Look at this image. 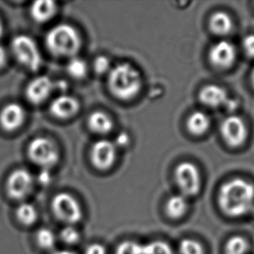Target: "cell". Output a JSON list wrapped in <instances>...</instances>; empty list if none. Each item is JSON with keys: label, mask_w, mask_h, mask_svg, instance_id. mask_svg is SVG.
I'll list each match as a JSON object with an SVG mask.
<instances>
[{"label": "cell", "mask_w": 254, "mask_h": 254, "mask_svg": "<svg viewBox=\"0 0 254 254\" xmlns=\"http://www.w3.org/2000/svg\"><path fill=\"white\" fill-rule=\"evenodd\" d=\"M116 143L119 147H126L129 143V136L126 133H120L116 139ZM116 145V147H117Z\"/></svg>", "instance_id": "32"}, {"label": "cell", "mask_w": 254, "mask_h": 254, "mask_svg": "<svg viewBox=\"0 0 254 254\" xmlns=\"http://www.w3.org/2000/svg\"><path fill=\"white\" fill-rule=\"evenodd\" d=\"M144 254H174V251L168 243L163 241H154L144 245Z\"/></svg>", "instance_id": "26"}, {"label": "cell", "mask_w": 254, "mask_h": 254, "mask_svg": "<svg viewBox=\"0 0 254 254\" xmlns=\"http://www.w3.org/2000/svg\"><path fill=\"white\" fill-rule=\"evenodd\" d=\"M109 88L114 96L122 100L133 98L141 89V74L129 64H120L109 73Z\"/></svg>", "instance_id": "2"}, {"label": "cell", "mask_w": 254, "mask_h": 254, "mask_svg": "<svg viewBox=\"0 0 254 254\" xmlns=\"http://www.w3.org/2000/svg\"><path fill=\"white\" fill-rule=\"evenodd\" d=\"M36 240L38 246L44 249H52L55 247V234L49 228L39 229L36 235Z\"/></svg>", "instance_id": "24"}, {"label": "cell", "mask_w": 254, "mask_h": 254, "mask_svg": "<svg viewBox=\"0 0 254 254\" xmlns=\"http://www.w3.org/2000/svg\"><path fill=\"white\" fill-rule=\"evenodd\" d=\"M46 45L56 57L74 58L79 51L81 39L75 28L69 24H61L49 31Z\"/></svg>", "instance_id": "3"}, {"label": "cell", "mask_w": 254, "mask_h": 254, "mask_svg": "<svg viewBox=\"0 0 254 254\" xmlns=\"http://www.w3.org/2000/svg\"><path fill=\"white\" fill-rule=\"evenodd\" d=\"M60 238L65 244H76L80 240V234L75 227L69 226L66 227L61 231Z\"/></svg>", "instance_id": "28"}, {"label": "cell", "mask_w": 254, "mask_h": 254, "mask_svg": "<svg viewBox=\"0 0 254 254\" xmlns=\"http://www.w3.org/2000/svg\"><path fill=\"white\" fill-rule=\"evenodd\" d=\"M210 29L214 34L226 36L229 34L234 27V22L230 15L224 11H218L210 18Z\"/></svg>", "instance_id": "17"}, {"label": "cell", "mask_w": 254, "mask_h": 254, "mask_svg": "<svg viewBox=\"0 0 254 254\" xmlns=\"http://www.w3.org/2000/svg\"><path fill=\"white\" fill-rule=\"evenodd\" d=\"M53 88L54 83L48 76H38L28 84L25 90L26 98L32 104L38 105L48 99Z\"/></svg>", "instance_id": "14"}, {"label": "cell", "mask_w": 254, "mask_h": 254, "mask_svg": "<svg viewBox=\"0 0 254 254\" xmlns=\"http://www.w3.org/2000/svg\"><path fill=\"white\" fill-rule=\"evenodd\" d=\"M180 254H205L202 245L198 241L185 239L179 247Z\"/></svg>", "instance_id": "25"}, {"label": "cell", "mask_w": 254, "mask_h": 254, "mask_svg": "<svg viewBox=\"0 0 254 254\" xmlns=\"http://www.w3.org/2000/svg\"><path fill=\"white\" fill-rule=\"evenodd\" d=\"M24 120L25 111L19 103H8L0 111V126L7 132L17 130Z\"/></svg>", "instance_id": "13"}, {"label": "cell", "mask_w": 254, "mask_h": 254, "mask_svg": "<svg viewBox=\"0 0 254 254\" xmlns=\"http://www.w3.org/2000/svg\"><path fill=\"white\" fill-rule=\"evenodd\" d=\"M16 216L24 226H31L38 220V211L30 203L24 202L17 206Z\"/></svg>", "instance_id": "22"}, {"label": "cell", "mask_w": 254, "mask_h": 254, "mask_svg": "<svg viewBox=\"0 0 254 254\" xmlns=\"http://www.w3.org/2000/svg\"><path fill=\"white\" fill-rule=\"evenodd\" d=\"M189 203L184 195H174L168 200L166 204L167 213L172 219H179L184 216L188 210Z\"/></svg>", "instance_id": "20"}, {"label": "cell", "mask_w": 254, "mask_h": 254, "mask_svg": "<svg viewBox=\"0 0 254 254\" xmlns=\"http://www.w3.org/2000/svg\"><path fill=\"white\" fill-rule=\"evenodd\" d=\"M31 16L38 23H45L51 20L58 11V5L54 1L41 0L31 4Z\"/></svg>", "instance_id": "16"}, {"label": "cell", "mask_w": 254, "mask_h": 254, "mask_svg": "<svg viewBox=\"0 0 254 254\" xmlns=\"http://www.w3.org/2000/svg\"><path fill=\"white\" fill-rule=\"evenodd\" d=\"M237 57L236 48L231 42L222 40L213 45L209 52L210 62L215 68L227 69L232 67Z\"/></svg>", "instance_id": "11"}, {"label": "cell", "mask_w": 254, "mask_h": 254, "mask_svg": "<svg viewBox=\"0 0 254 254\" xmlns=\"http://www.w3.org/2000/svg\"><path fill=\"white\" fill-rule=\"evenodd\" d=\"M211 121L209 117L201 111L193 112L188 120L189 130L195 135L205 134L209 129Z\"/></svg>", "instance_id": "19"}, {"label": "cell", "mask_w": 254, "mask_h": 254, "mask_svg": "<svg viewBox=\"0 0 254 254\" xmlns=\"http://www.w3.org/2000/svg\"><path fill=\"white\" fill-rule=\"evenodd\" d=\"M116 254H144V245L134 241H124L118 246Z\"/></svg>", "instance_id": "27"}, {"label": "cell", "mask_w": 254, "mask_h": 254, "mask_svg": "<svg viewBox=\"0 0 254 254\" xmlns=\"http://www.w3.org/2000/svg\"><path fill=\"white\" fill-rule=\"evenodd\" d=\"M117 155L116 144L107 140L96 141L91 149V161L96 169L106 170L113 165Z\"/></svg>", "instance_id": "12"}, {"label": "cell", "mask_w": 254, "mask_h": 254, "mask_svg": "<svg viewBox=\"0 0 254 254\" xmlns=\"http://www.w3.org/2000/svg\"><path fill=\"white\" fill-rule=\"evenodd\" d=\"M242 46L245 54L250 59H254V34L246 36L242 41Z\"/></svg>", "instance_id": "30"}, {"label": "cell", "mask_w": 254, "mask_h": 254, "mask_svg": "<svg viewBox=\"0 0 254 254\" xmlns=\"http://www.w3.org/2000/svg\"><path fill=\"white\" fill-rule=\"evenodd\" d=\"M27 153L31 162L44 169L52 168L59 162V148L48 138L33 139L28 146Z\"/></svg>", "instance_id": "5"}, {"label": "cell", "mask_w": 254, "mask_h": 254, "mask_svg": "<svg viewBox=\"0 0 254 254\" xmlns=\"http://www.w3.org/2000/svg\"><path fill=\"white\" fill-rule=\"evenodd\" d=\"M218 203L227 216L247 215L254 206V183L242 178L225 182L219 191Z\"/></svg>", "instance_id": "1"}, {"label": "cell", "mask_w": 254, "mask_h": 254, "mask_svg": "<svg viewBox=\"0 0 254 254\" xmlns=\"http://www.w3.org/2000/svg\"><path fill=\"white\" fill-rule=\"evenodd\" d=\"M67 71L69 73V76L73 78L82 79L87 75L88 66L84 60L74 57L69 60V64L67 65Z\"/></svg>", "instance_id": "23"}, {"label": "cell", "mask_w": 254, "mask_h": 254, "mask_svg": "<svg viewBox=\"0 0 254 254\" xmlns=\"http://www.w3.org/2000/svg\"><path fill=\"white\" fill-rule=\"evenodd\" d=\"M52 254H76L71 251H68V250H59V251L54 252Z\"/></svg>", "instance_id": "34"}, {"label": "cell", "mask_w": 254, "mask_h": 254, "mask_svg": "<svg viewBox=\"0 0 254 254\" xmlns=\"http://www.w3.org/2000/svg\"><path fill=\"white\" fill-rule=\"evenodd\" d=\"M220 133L224 141L231 148H239L248 138V126L241 117L230 116L220 125Z\"/></svg>", "instance_id": "8"}, {"label": "cell", "mask_w": 254, "mask_h": 254, "mask_svg": "<svg viewBox=\"0 0 254 254\" xmlns=\"http://www.w3.org/2000/svg\"><path fill=\"white\" fill-rule=\"evenodd\" d=\"M251 83L253 88L254 89V69H253V71L251 73Z\"/></svg>", "instance_id": "35"}, {"label": "cell", "mask_w": 254, "mask_h": 254, "mask_svg": "<svg viewBox=\"0 0 254 254\" xmlns=\"http://www.w3.org/2000/svg\"><path fill=\"white\" fill-rule=\"evenodd\" d=\"M79 108V103L75 97L63 95L53 100L50 106V111L57 118L68 119L75 116Z\"/></svg>", "instance_id": "15"}, {"label": "cell", "mask_w": 254, "mask_h": 254, "mask_svg": "<svg viewBox=\"0 0 254 254\" xmlns=\"http://www.w3.org/2000/svg\"><path fill=\"white\" fill-rule=\"evenodd\" d=\"M89 127L96 134H105L110 133L113 128V121L107 114L102 111H96L89 117Z\"/></svg>", "instance_id": "18"}, {"label": "cell", "mask_w": 254, "mask_h": 254, "mask_svg": "<svg viewBox=\"0 0 254 254\" xmlns=\"http://www.w3.org/2000/svg\"><path fill=\"white\" fill-rule=\"evenodd\" d=\"M11 51L17 61L31 71H37L42 65V57L38 45L26 35H18L11 41Z\"/></svg>", "instance_id": "4"}, {"label": "cell", "mask_w": 254, "mask_h": 254, "mask_svg": "<svg viewBox=\"0 0 254 254\" xmlns=\"http://www.w3.org/2000/svg\"><path fill=\"white\" fill-rule=\"evenodd\" d=\"M3 24H2V22H1V20H0V38H1V37L3 36Z\"/></svg>", "instance_id": "36"}, {"label": "cell", "mask_w": 254, "mask_h": 254, "mask_svg": "<svg viewBox=\"0 0 254 254\" xmlns=\"http://www.w3.org/2000/svg\"><path fill=\"white\" fill-rule=\"evenodd\" d=\"M199 96L204 105L213 109L224 107L233 111L239 106L237 101L231 99L226 89L215 84L205 86L200 90Z\"/></svg>", "instance_id": "10"}, {"label": "cell", "mask_w": 254, "mask_h": 254, "mask_svg": "<svg viewBox=\"0 0 254 254\" xmlns=\"http://www.w3.org/2000/svg\"><path fill=\"white\" fill-rule=\"evenodd\" d=\"M7 59L6 50L2 45H0V69H3L6 65Z\"/></svg>", "instance_id": "33"}, {"label": "cell", "mask_w": 254, "mask_h": 254, "mask_svg": "<svg viewBox=\"0 0 254 254\" xmlns=\"http://www.w3.org/2000/svg\"><path fill=\"white\" fill-rule=\"evenodd\" d=\"M250 245L247 238L241 235H234L229 238L226 242L224 254H247L249 251Z\"/></svg>", "instance_id": "21"}, {"label": "cell", "mask_w": 254, "mask_h": 254, "mask_svg": "<svg viewBox=\"0 0 254 254\" xmlns=\"http://www.w3.org/2000/svg\"><path fill=\"white\" fill-rule=\"evenodd\" d=\"M33 177L26 169L14 170L7 179L6 190L11 199H25L33 189Z\"/></svg>", "instance_id": "9"}, {"label": "cell", "mask_w": 254, "mask_h": 254, "mask_svg": "<svg viewBox=\"0 0 254 254\" xmlns=\"http://www.w3.org/2000/svg\"><path fill=\"white\" fill-rule=\"evenodd\" d=\"M52 207L56 216L66 223H76L83 217L79 203L69 193H58L52 199Z\"/></svg>", "instance_id": "6"}, {"label": "cell", "mask_w": 254, "mask_h": 254, "mask_svg": "<svg viewBox=\"0 0 254 254\" xmlns=\"http://www.w3.org/2000/svg\"><path fill=\"white\" fill-rule=\"evenodd\" d=\"M175 180L182 195H196L199 192L201 179L199 170L190 162H182L175 170Z\"/></svg>", "instance_id": "7"}, {"label": "cell", "mask_w": 254, "mask_h": 254, "mask_svg": "<svg viewBox=\"0 0 254 254\" xmlns=\"http://www.w3.org/2000/svg\"><path fill=\"white\" fill-rule=\"evenodd\" d=\"M85 254H107L106 249L103 245L91 244L86 249Z\"/></svg>", "instance_id": "31"}, {"label": "cell", "mask_w": 254, "mask_h": 254, "mask_svg": "<svg viewBox=\"0 0 254 254\" xmlns=\"http://www.w3.org/2000/svg\"><path fill=\"white\" fill-rule=\"evenodd\" d=\"M94 69L96 74H98V75L110 73L111 70V64H110V59L105 56L97 57L94 62Z\"/></svg>", "instance_id": "29"}]
</instances>
